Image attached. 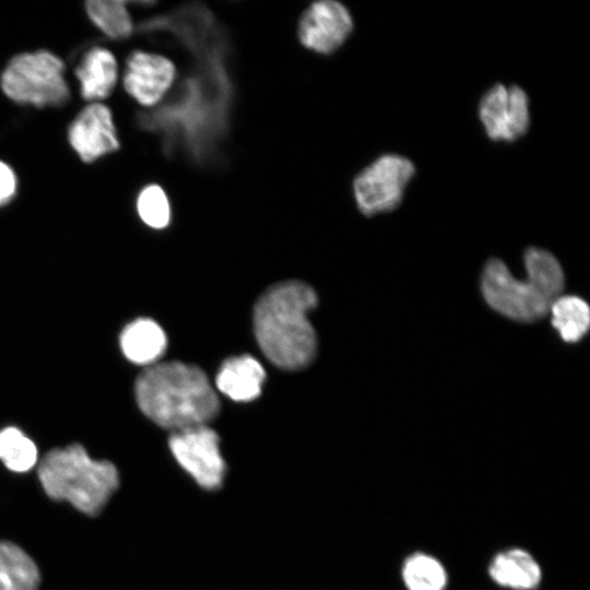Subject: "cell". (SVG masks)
I'll return each instance as SVG.
<instances>
[{
  "instance_id": "obj_1",
  "label": "cell",
  "mask_w": 590,
  "mask_h": 590,
  "mask_svg": "<svg viewBox=\"0 0 590 590\" xmlns=\"http://www.w3.org/2000/svg\"><path fill=\"white\" fill-rule=\"evenodd\" d=\"M317 305L312 287L286 281L269 287L253 309V332L263 354L283 369L307 366L317 351L316 332L307 312Z\"/></svg>"
},
{
  "instance_id": "obj_2",
  "label": "cell",
  "mask_w": 590,
  "mask_h": 590,
  "mask_svg": "<svg viewBox=\"0 0 590 590\" xmlns=\"http://www.w3.org/2000/svg\"><path fill=\"white\" fill-rule=\"evenodd\" d=\"M140 410L158 426L174 432L206 425L220 412L219 398L205 373L181 363H155L135 380Z\"/></svg>"
},
{
  "instance_id": "obj_3",
  "label": "cell",
  "mask_w": 590,
  "mask_h": 590,
  "mask_svg": "<svg viewBox=\"0 0 590 590\" xmlns=\"http://www.w3.org/2000/svg\"><path fill=\"white\" fill-rule=\"evenodd\" d=\"M527 278L517 279L504 261L493 258L481 274L480 287L486 304L496 312L524 323L548 315L563 295L565 274L558 260L545 249L530 247L523 255Z\"/></svg>"
},
{
  "instance_id": "obj_4",
  "label": "cell",
  "mask_w": 590,
  "mask_h": 590,
  "mask_svg": "<svg viewBox=\"0 0 590 590\" xmlns=\"http://www.w3.org/2000/svg\"><path fill=\"white\" fill-rule=\"evenodd\" d=\"M37 475L48 497L67 502L90 517L102 512L120 483L110 461L91 458L80 444L47 452L39 461Z\"/></svg>"
},
{
  "instance_id": "obj_5",
  "label": "cell",
  "mask_w": 590,
  "mask_h": 590,
  "mask_svg": "<svg viewBox=\"0 0 590 590\" xmlns=\"http://www.w3.org/2000/svg\"><path fill=\"white\" fill-rule=\"evenodd\" d=\"M64 64L56 55L39 50L13 57L1 74V88L19 104L59 107L70 98Z\"/></svg>"
},
{
  "instance_id": "obj_6",
  "label": "cell",
  "mask_w": 590,
  "mask_h": 590,
  "mask_svg": "<svg viewBox=\"0 0 590 590\" xmlns=\"http://www.w3.org/2000/svg\"><path fill=\"white\" fill-rule=\"evenodd\" d=\"M413 163L398 154L379 156L354 179V197L358 210L375 215L394 210L414 176Z\"/></svg>"
},
{
  "instance_id": "obj_7",
  "label": "cell",
  "mask_w": 590,
  "mask_h": 590,
  "mask_svg": "<svg viewBox=\"0 0 590 590\" xmlns=\"http://www.w3.org/2000/svg\"><path fill=\"white\" fill-rule=\"evenodd\" d=\"M169 449L181 469L205 491L222 487L226 463L220 450V437L208 425L174 432Z\"/></svg>"
},
{
  "instance_id": "obj_8",
  "label": "cell",
  "mask_w": 590,
  "mask_h": 590,
  "mask_svg": "<svg viewBox=\"0 0 590 590\" xmlns=\"http://www.w3.org/2000/svg\"><path fill=\"white\" fill-rule=\"evenodd\" d=\"M479 117L492 140H517L528 131L530 125L528 95L519 86L496 84L482 97Z\"/></svg>"
},
{
  "instance_id": "obj_9",
  "label": "cell",
  "mask_w": 590,
  "mask_h": 590,
  "mask_svg": "<svg viewBox=\"0 0 590 590\" xmlns=\"http://www.w3.org/2000/svg\"><path fill=\"white\" fill-rule=\"evenodd\" d=\"M352 30L349 10L340 2L323 0L312 3L303 13L298 38L306 48L328 55L345 42Z\"/></svg>"
},
{
  "instance_id": "obj_10",
  "label": "cell",
  "mask_w": 590,
  "mask_h": 590,
  "mask_svg": "<svg viewBox=\"0 0 590 590\" xmlns=\"http://www.w3.org/2000/svg\"><path fill=\"white\" fill-rule=\"evenodd\" d=\"M68 139L80 158L86 163L119 149L111 113L99 103L86 106L75 117L69 127Z\"/></svg>"
},
{
  "instance_id": "obj_11",
  "label": "cell",
  "mask_w": 590,
  "mask_h": 590,
  "mask_svg": "<svg viewBox=\"0 0 590 590\" xmlns=\"http://www.w3.org/2000/svg\"><path fill=\"white\" fill-rule=\"evenodd\" d=\"M176 69L173 62L155 54L133 51L123 74V87L139 104L153 106L173 84Z\"/></svg>"
},
{
  "instance_id": "obj_12",
  "label": "cell",
  "mask_w": 590,
  "mask_h": 590,
  "mask_svg": "<svg viewBox=\"0 0 590 590\" xmlns=\"http://www.w3.org/2000/svg\"><path fill=\"white\" fill-rule=\"evenodd\" d=\"M266 371L250 355H239L226 359L215 379L216 388L235 401H251L260 392Z\"/></svg>"
},
{
  "instance_id": "obj_13",
  "label": "cell",
  "mask_w": 590,
  "mask_h": 590,
  "mask_svg": "<svg viewBox=\"0 0 590 590\" xmlns=\"http://www.w3.org/2000/svg\"><path fill=\"white\" fill-rule=\"evenodd\" d=\"M81 95L92 102L104 99L110 95L117 83V62L108 49L95 47L90 49L75 69Z\"/></svg>"
},
{
  "instance_id": "obj_14",
  "label": "cell",
  "mask_w": 590,
  "mask_h": 590,
  "mask_svg": "<svg viewBox=\"0 0 590 590\" xmlns=\"http://www.w3.org/2000/svg\"><path fill=\"white\" fill-rule=\"evenodd\" d=\"M491 578L499 586L512 590H532L541 581V568L526 551L511 548L497 554L489 567Z\"/></svg>"
},
{
  "instance_id": "obj_15",
  "label": "cell",
  "mask_w": 590,
  "mask_h": 590,
  "mask_svg": "<svg viewBox=\"0 0 590 590\" xmlns=\"http://www.w3.org/2000/svg\"><path fill=\"white\" fill-rule=\"evenodd\" d=\"M167 344L163 329L152 319L141 318L129 323L120 335L125 356L134 364L153 365L164 354Z\"/></svg>"
},
{
  "instance_id": "obj_16",
  "label": "cell",
  "mask_w": 590,
  "mask_h": 590,
  "mask_svg": "<svg viewBox=\"0 0 590 590\" xmlns=\"http://www.w3.org/2000/svg\"><path fill=\"white\" fill-rule=\"evenodd\" d=\"M548 315H551L552 327L564 342L577 343L589 331L590 307L579 296L560 295L552 304Z\"/></svg>"
},
{
  "instance_id": "obj_17",
  "label": "cell",
  "mask_w": 590,
  "mask_h": 590,
  "mask_svg": "<svg viewBox=\"0 0 590 590\" xmlns=\"http://www.w3.org/2000/svg\"><path fill=\"white\" fill-rule=\"evenodd\" d=\"M85 7L92 22L108 37L125 39L131 35L133 24L123 1L92 0Z\"/></svg>"
},
{
  "instance_id": "obj_18",
  "label": "cell",
  "mask_w": 590,
  "mask_h": 590,
  "mask_svg": "<svg viewBox=\"0 0 590 590\" xmlns=\"http://www.w3.org/2000/svg\"><path fill=\"white\" fill-rule=\"evenodd\" d=\"M0 460L12 472H27L38 462L37 447L19 428H3L0 430Z\"/></svg>"
},
{
  "instance_id": "obj_19",
  "label": "cell",
  "mask_w": 590,
  "mask_h": 590,
  "mask_svg": "<svg viewBox=\"0 0 590 590\" xmlns=\"http://www.w3.org/2000/svg\"><path fill=\"white\" fill-rule=\"evenodd\" d=\"M402 578L409 590H444L447 582L440 562L423 553L413 554L405 560Z\"/></svg>"
},
{
  "instance_id": "obj_20",
  "label": "cell",
  "mask_w": 590,
  "mask_h": 590,
  "mask_svg": "<svg viewBox=\"0 0 590 590\" xmlns=\"http://www.w3.org/2000/svg\"><path fill=\"white\" fill-rule=\"evenodd\" d=\"M0 570L26 590H38L40 571L35 560L17 544L0 541Z\"/></svg>"
},
{
  "instance_id": "obj_21",
  "label": "cell",
  "mask_w": 590,
  "mask_h": 590,
  "mask_svg": "<svg viewBox=\"0 0 590 590\" xmlns=\"http://www.w3.org/2000/svg\"><path fill=\"white\" fill-rule=\"evenodd\" d=\"M137 210L150 227L164 228L170 221V205L164 190L157 185L146 186L138 196Z\"/></svg>"
},
{
  "instance_id": "obj_22",
  "label": "cell",
  "mask_w": 590,
  "mask_h": 590,
  "mask_svg": "<svg viewBox=\"0 0 590 590\" xmlns=\"http://www.w3.org/2000/svg\"><path fill=\"white\" fill-rule=\"evenodd\" d=\"M16 191V177L13 169L0 161V206L10 202Z\"/></svg>"
},
{
  "instance_id": "obj_23",
  "label": "cell",
  "mask_w": 590,
  "mask_h": 590,
  "mask_svg": "<svg viewBox=\"0 0 590 590\" xmlns=\"http://www.w3.org/2000/svg\"><path fill=\"white\" fill-rule=\"evenodd\" d=\"M0 590H26L0 570Z\"/></svg>"
}]
</instances>
